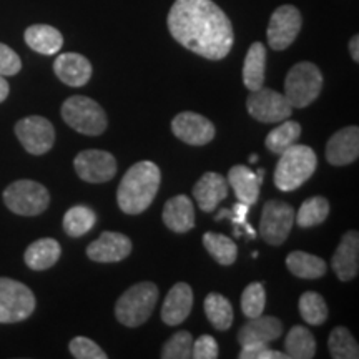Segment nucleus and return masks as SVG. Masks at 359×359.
I'll use <instances>...</instances> for the list:
<instances>
[{
  "instance_id": "obj_32",
  "label": "nucleus",
  "mask_w": 359,
  "mask_h": 359,
  "mask_svg": "<svg viewBox=\"0 0 359 359\" xmlns=\"http://www.w3.org/2000/svg\"><path fill=\"white\" fill-rule=\"evenodd\" d=\"M299 135H302V125L298 122H291V120H285L280 127L273 128L268 133L264 143L271 154L281 155L286 148L294 145L299 140Z\"/></svg>"
},
{
  "instance_id": "obj_41",
  "label": "nucleus",
  "mask_w": 359,
  "mask_h": 359,
  "mask_svg": "<svg viewBox=\"0 0 359 359\" xmlns=\"http://www.w3.org/2000/svg\"><path fill=\"white\" fill-rule=\"evenodd\" d=\"M240 359H285L286 354L269 349L268 344H245L241 346Z\"/></svg>"
},
{
  "instance_id": "obj_34",
  "label": "nucleus",
  "mask_w": 359,
  "mask_h": 359,
  "mask_svg": "<svg viewBox=\"0 0 359 359\" xmlns=\"http://www.w3.org/2000/svg\"><path fill=\"white\" fill-rule=\"evenodd\" d=\"M331 358L334 359H358L359 348L356 339L349 333L348 327L338 326L331 331L330 339H327Z\"/></svg>"
},
{
  "instance_id": "obj_38",
  "label": "nucleus",
  "mask_w": 359,
  "mask_h": 359,
  "mask_svg": "<svg viewBox=\"0 0 359 359\" xmlns=\"http://www.w3.org/2000/svg\"><path fill=\"white\" fill-rule=\"evenodd\" d=\"M69 349L72 356L77 359H107V354L103 349L93 343L92 339L83 338V336H77L70 341Z\"/></svg>"
},
{
  "instance_id": "obj_25",
  "label": "nucleus",
  "mask_w": 359,
  "mask_h": 359,
  "mask_svg": "<svg viewBox=\"0 0 359 359\" xmlns=\"http://www.w3.org/2000/svg\"><path fill=\"white\" fill-rule=\"evenodd\" d=\"M62 248L57 240L53 238H42V240L34 241L29 248L25 250V264L34 271H45L52 268L58 259H60Z\"/></svg>"
},
{
  "instance_id": "obj_40",
  "label": "nucleus",
  "mask_w": 359,
  "mask_h": 359,
  "mask_svg": "<svg viewBox=\"0 0 359 359\" xmlns=\"http://www.w3.org/2000/svg\"><path fill=\"white\" fill-rule=\"evenodd\" d=\"M22 70V60L6 43H0V75L12 77Z\"/></svg>"
},
{
  "instance_id": "obj_28",
  "label": "nucleus",
  "mask_w": 359,
  "mask_h": 359,
  "mask_svg": "<svg viewBox=\"0 0 359 359\" xmlns=\"http://www.w3.org/2000/svg\"><path fill=\"white\" fill-rule=\"evenodd\" d=\"M285 354L291 359H311L316 356V339L304 326H293L285 339Z\"/></svg>"
},
{
  "instance_id": "obj_14",
  "label": "nucleus",
  "mask_w": 359,
  "mask_h": 359,
  "mask_svg": "<svg viewBox=\"0 0 359 359\" xmlns=\"http://www.w3.org/2000/svg\"><path fill=\"white\" fill-rule=\"evenodd\" d=\"M173 135L178 140L193 147H201L210 143L215 138V125L208 118L193 111H182L172 122Z\"/></svg>"
},
{
  "instance_id": "obj_22",
  "label": "nucleus",
  "mask_w": 359,
  "mask_h": 359,
  "mask_svg": "<svg viewBox=\"0 0 359 359\" xmlns=\"http://www.w3.org/2000/svg\"><path fill=\"white\" fill-rule=\"evenodd\" d=\"M163 223L173 233H187L195 228V208L187 195H177L163 206Z\"/></svg>"
},
{
  "instance_id": "obj_23",
  "label": "nucleus",
  "mask_w": 359,
  "mask_h": 359,
  "mask_svg": "<svg viewBox=\"0 0 359 359\" xmlns=\"http://www.w3.org/2000/svg\"><path fill=\"white\" fill-rule=\"evenodd\" d=\"M228 185L236 193L238 201H243L246 205H255L259 196V187L263 178H259L257 172H253L245 165H235L228 173Z\"/></svg>"
},
{
  "instance_id": "obj_6",
  "label": "nucleus",
  "mask_w": 359,
  "mask_h": 359,
  "mask_svg": "<svg viewBox=\"0 0 359 359\" xmlns=\"http://www.w3.org/2000/svg\"><path fill=\"white\" fill-rule=\"evenodd\" d=\"M323 74L311 62H299L291 67L285 79V97L293 109H304L320 97Z\"/></svg>"
},
{
  "instance_id": "obj_17",
  "label": "nucleus",
  "mask_w": 359,
  "mask_h": 359,
  "mask_svg": "<svg viewBox=\"0 0 359 359\" xmlns=\"http://www.w3.org/2000/svg\"><path fill=\"white\" fill-rule=\"evenodd\" d=\"M53 72L60 82L69 87H83L92 79V64L80 53H60L53 62Z\"/></svg>"
},
{
  "instance_id": "obj_21",
  "label": "nucleus",
  "mask_w": 359,
  "mask_h": 359,
  "mask_svg": "<svg viewBox=\"0 0 359 359\" xmlns=\"http://www.w3.org/2000/svg\"><path fill=\"white\" fill-rule=\"evenodd\" d=\"M228 196V180L219 173L208 172L193 187V198L201 208V212H213Z\"/></svg>"
},
{
  "instance_id": "obj_1",
  "label": "nucleus",
  "mask_w": 359,
  "mask_h": 359,
  "mask_svg": "<svg viewBox=\"0 0 359 359\" xmlns=\"http://www.w3.org/2000/svg\"><path fill=\"white\" fill-rule=\"evenodd\" d=\"M167 24L180 45L208 60H223L235 43L231 22L213 0H175Z\"/></svg>"
},
{
  "instance_id": "obj_24",
  "label": "nucleus",
  "mask_w": 359,
  "mask_h": 359,
  "mask_svg": "<svg viewBox=\"0 0 359 359\" xmlns=\"http://www.w3.org/2000/svg\"><path fill=\"white\" fill-rule=\"evenodd\" d=\"M25 43L32 48L34 52L42 53V55H57L60 48L64 47V35L55 27L35 24L30 25L24 34Z\"/></svg>"
},
{
  "instance_id": "obj_29",
  "label": "nucleus",
  "mask_w": 359,
  "mask_h": 359,
  "mask_svg": "<svg viewBox=\"0 0 359 359\" xmlns=\"http://www.w3.org/2000/svg\"><path fill=\"white\" fill-rule=\"evenodd\" d=\"M205 313L212 326L218 331H226L233 325L231 303L219 293H210L205 299Z\"/></svg>"
},
{
  "instance_id": "obj_39",
  "label": "nucleus",
  "mask_w": 359,
  "mask_h": 359,
  "mask_svg": "<svg viewBox=\"0 0 359 359\" xmlns=\"http://www.w3.org/2000/svg\"><path fill=\"white\" fill-rule=\"evenodd\" d=\"M248 212H250V205L243 203V201H238L236 205H233V210H222L217 217H215V219L217 222H222L223 218H230L233 224H241V226L245 228L246 231H248L250 238H255L257 236V233H255L253 228H251V224L246 222V217H248Z\"/></svg>"
},
{
  "instance_id": "obj_4",
  "label": "nucleus",
  "mask_w": 359,
  "mask_h": 359,
  "mask_svg": "<svg viewBox=\"0 0 359 359\" xmlns=\"http://www.w3.org/2000/svg\"><path fill=\"white\" fill-rule=\"evenodd\" d=\"M158 302V288L150 281L133 285L115 304V316L127 327H137L148 321Z\"/></svg>"
},
{
  "instance_id": "obj_7",
  "label": "nucleus",
  "mask_w": 359,
  "mask_h": 359,
  "mask_svg": "<svg viewBox=\"0 0 359 359\" xmlns=\"http://www.w3.org/2000/svg\"><path fill=\"white\" fill-rule=\"evenodd\" d=\"M4 203L15 215L37 217L48 208L50 193L34 180H17L4 190Z\"/></svg>"
},
{
  "instance_id": "obj_2",
  "label": "nucleus",
  "mask_w": 359,
  "mask_h": 359,
  "mask_svg": "<svg viewBox=\"0 0 359 359\" xmlns=\"http://www.w3.org/2000/svg\"><path fill=\"white\" fill-rule=\"evenodd\" d=\"M161 182V172L154 161H138L123 175L116 190L120 210L127 215H140L154 203Z\"/></svg>"
},
{
  "instance_id": "obj_19",
  "label": "nucleus",
  "mask_w": 359,
  "mask_h": 359,
  "mask_svg": "<svg viewBox=\"0 0 359 359\" xmlns=\"http://www.w3.org/2000/svg\"><path fill=\"white\" fill-rule=\"evenodd\" d=\"M193 308V291L187 283H177L168 291L161 306V321L167 326H178L190 316Z\"/></svg>"
},
{
  "instance_id": "obj_20",
  "label": "nucleus",
  "mask_w": 359,
  "mask_h": 359,
  "mask_svg": "<svg viewBox=\"0 0 359 359\" xmlns=\"http://www.w3.org/2000/svg\"><path fill=\"white\" fill-rule=\"evenodd\" d=\"M283 334V323L275 316L251 318L246 325L238 331V343L245 344H269Z\"/></svg>"
},
{
  "instance_id": "obj_10",
  "label": "nucleus",
  "mask_w": 359,
  "mask_h": 359,
  "mask_svg": "<svg viewBox=\"0 0 359 359\" xmlns=\"http://www.w3.org/2000/svg\"><path fill=\"white\" fill-rule=\"evenodd\" d=\"M246 110L262 123H280L288 120L293 107L283 93L271 88H258L246 98Z\"/></svg>"
},
{
  "instance_id": "obj_5",
  "label": "nucleus",
  "mask_w": 359,
  "mask_h": 359,
  "mask_svg": "<svg viewBox=\"0 0 359 359\" xmlns=\"http://www.w3.org/2000/svg\"><path fill=\"white\" fill-rule=\"evenodd\" d=\"M62 118L75 132L98 137L109 127L107 114L95 100L83 95L67 98L62 105Z\"/></svg>"
},
{
  "instance_id": "obj_33",
  "label": "nucleus",
  "mask_w": 359,
  "mask_h": 359,
  "mask_svg": "<svg viewBox=\"0 0 359 359\" xmlns=\"http://www.w3.org/2000/svg\"><path fill=\"white\" fill-rule=\"evenodd\" d=\"M330 215V201L323 196H313L299 206V212L294 213V222L299 228H313L321 224Z\"/></svg>"
},
{
  "instance_id": "obj_43",
  "label": "nucleus",
  "mask_w": 359,
  "mask_h": 359,
  "mask_svg": "<svg viewBox=\"0 0 359 359\" xmlns=\"http://www.w3.org/2000/svg\"><path fill=\"white\" fill-rule=\"evenodd\" d=\"M349 53H351L353 60L358 64L359 62V37L358 35H354V37L349 40Z\"/></svg>"
},
{
  "instance_id": "obj_30",
  "label": "nucleus",
  "mask_w": 359,
  "mask_h": 359,
  "mask_svg": "<svg viewBox=\"0 0 359 359\" xmlns=\"http://www.w3.org/2000/svg\"><path fill=\"white\" fill-rule=\"evenodd\" d=\"M97 213L90 206L77 205L72 206L64 217V230L69 236H83L95 226Z\"/></svg>"
},
{
  "instance_id": "obj_36",
  "label": "nucleus",
  "mask_w": 359,
  "mask_h": 359,
  "mask_svg": "<svg viewBox=\"0 0 359 359\" xmlns=\"http://www.w3.org/2000/svg\"><path fill=\"white\" fill-rule=\"evenodd\" d=\"M266 306V293L263 283H251L241 294V311L248 320L263 314Z\"/></svg>"
},
{
  "instance_id": "obj_8",
  "label": "nucleus",
  "mask_w": 359,
  "mask_h": 359,
  "mask_svg": "<svg viewBox=\"0 0 359 359\" xmlns=\"http://www.w3.org/2000/svg\"><path fill=\"white\" fill-rule=\"evenodd\" d=\"M35 296L24 283L0 278V325L20 323L35 311Z\"/></svg>"
},
{
  "instance_id": "obj_12",
  "label": "nucleus",
  "mask_w": 359,
  "mask_h": 359,
  "mask_svg": "<svg viewBox=\"0 0 359 359\" xmlns=\"http://www.w3.org/2000/svg\"><path fill=\"white\" fill-rule=\"evenodd\" d=\"M15 135L22 147L32 155L47 154L55 143V128L52 122L40 115H30L19 120L15 125Z\"/></svg>"
},
{
  "instance_id": "obj_11",
  "label": "nucleus",
  "mask_w": 359,
  "mask_h": 359,
  "mask_svg": "<svg viewBox=\"0 0 359 359\" xmlns=\"http://www.w3.org/2000/svg\"><path fill=\"white\" fill-rule=\"evenodd\" d=\"M303 25L302 12L294 6H281L271 13L269 19L266 37L268 45L273 50H286L291 43L298 37L299 30Z\"/></svg>"
},
{
  "instance_id": "obj_42",
  "label": "nucleus",
  "mask_w": 359,
  "mask_h": 359,
  "mask_svg": "<svg viewBox=\"0 0 359 359\" xmlns=\"http://www.w3.org/2000/svg\"><path fill=\"white\" fill-rule=\"evenodd\" d=\"M218 343L213 336L203 334L193 343V358L195 359H217L218 358Z\"/></svg>"
},
{
  "instance_id": "obj_26",
  "label": "nucleus",
  "mask_w": 359,
  "mask_h": 359,
  "mask_svg": "<svg viewBox=\"0 0 359 359\" xmlns=\"http://www.w3.org/2000/svg\"><path fill=\"white\" fill-rule=\"evenodd\" d=\"M266 70V47L262 42L251 43L243 64V83L250 92L262 88Z\"/></svg>"
},
{
  "instance_id": "obj_45",
  "label": "nucleus",
  "mask_w": 359,
  "mask_h": 359,
  "mask_svg": "<svg viewBox=\"0 0 359 359\" xmlns=\"http://www.w3.org/2000/svg\"><path fill=\"white\" fill-rule=\"evenodd\" d=\"M250 161H251V163H257L258 156H257V155H251V156H250Z\"/></svg>"
},
{
  "instance_id": "obj_3",
  "label": "nucleus",
  "mask_w": 359,
  "mask_h": 359,
  "mask_svg": "<svg viewBox=\"0 0 359 359\" xmlns=\"http://www.w3.org/2000/svg\"><path fill=\"white\" fill-rule=\"evenodd\" d=\"M318 158L308 145H291L281 154L275 170V185L281 191H294L316 172Z\"/></svg>"
},
{
  "instance_id": "obj_13",
  "label": "nucleus",
  "mask_w": 359,
  "mask_h": 359,
  "mask_svg": "<svg viewBox=\"0 0 359 359\" xmlns=\"http://www.w3.org/2000/svg\"><path fill=\"white\" fill-rule=\"evenodd\" d=\"M75 172L87 183H107L115 177L116 160L105 150H83L74 160Z\"/></svg>"
},
{
  "instance_id": "obj_18",
  "label": "nucleus",
  "mask_w": 359,
  "mask_h": 359,
  "mask_svg": "<svg viewBox=\"0 0 359 359\" xmlns=\"http://www.w3.org/2000/svg\"><path fill=\"white\" fill-rule=\"evenodd\" d=\"M333 269L341 281H351L359 271V235L358 231H348L341 238L333 255Z\"/></svg>"
},
{
  "instance_id": "obj_16",
  "label": "nucleus",
  "mask_w": 359,
  "mask_h": 359,
  "mask_svg": "<svg viewBox=\"0 0 359 359\" xmlns=\"http://www.w3.org/2000/svg\"><path fill=\"white\" fill-rule=\"evenodd\" d=\"M359 156V128L346 127L336 132L326 143V160L333 167L351 165Z\"/></svg>"
},
{
  "instance_id": "obj_27",
  "label": "nucleus",
  "mask_w": 359,
  "mask_h": 359,
  "mask_svg": "<svg viewBox=\"0 0 359 359\" xmlns=\"http://www.w3.org/2000/svg\"><path fill=\"white\" fill-rule=\"evenodd\" d=\"M286 266L294 276L303 280H318L326 275V262L306 251H293L286 258Z\"/></svg>"
},
{
  "instance_id": "obj_37",
  "label": "nucleus",
  "mask_w": 359,
  "mask_h": 359,
  "mask_svg": "<svg viewBox=\"0 0 359 359\" xmlns=\"http://www.w3.org/2000/svg\"><path fill=\"white\" fill-rule=\"evenodd\" d=\"M163 359H188L193 358V336L188 331H178L163 344Z\"/></svg>"
},
{
  "instance_id": "obj_9",
  "label": "nucleus",
  "mask_w": 359,
  "mask_h": 359,
  "mask_svg": "<svg viewBox=\"0 0 359 359\" xmlns=\"http://www.w3.org/2000/svg\"><path fill=\"white\" fill-rule=\"evenodd\" d=\"M294 223L293 206L281 200H269L263 206L259 235L268 245L281 246L290 236Z\"/></svg>"
},
{
  "instance_id": "obj_15",
  "label": "nucleus",
  "mask_w": 359,
  "mask_h": 359,
  "mask_svg": "<svg viewBox=\"0 0 359 359\" xmlns=\"http://www.w3.org/2000/svg\"><path fill=\"white\" fill-rule=\"evenodd\" d=\"M132 253V241L116 231H103L87 246V257L97 263H118Z\"/></svg>"
},
{
  "instance_id": "obj_44",
  "label": "nucleus",
  "mask_w": 359,
  "mask_h": 359,
  "mask_svg": "<svg viewBox=\"0 0 359 359\" xmlns=\"http://www.w3.org/2000/svg\"><path fill=\"white\" fill-rule=\"evenodd\" d=\"M8 92H11V85L6 80V77L0 75V103H2L8 97Z\"/></svg>"
},
{
  "instance_id": "obj_31",
  "label": "nucleus",
  "mask_w": 359,
  "mask_h": 359,
  "mask_svg": "<svg viewBox=\"0 0 359 359\" xmlns=\"http://www.w3.org/2000/svg\"><path fill=\"white\" fill-rule=\"evenodd\" d=\"M203 245L206 251L223 266H230L236 262L238 257V246L231 238L219 235V233H205L203 235Z\"/></svg>"
},
{
  "instance_id": "obj_35",
  "label": "nucleus",
  "mask_w": 359,
  "mask_h": 359,
  "mask_svg": "<svg viewBox=\"0 0 359 359\" xmlns=\"http://www.w3.org/2000/svg\"><path fill=\"white\" fill-rule=\"evenodd\" d=\"M298 308L299 313H302V318L308 325L321 326L327 320L326 302L320 293H314V291L303 293L302 298H299Z\"/></svg>"
}]
</instances>
